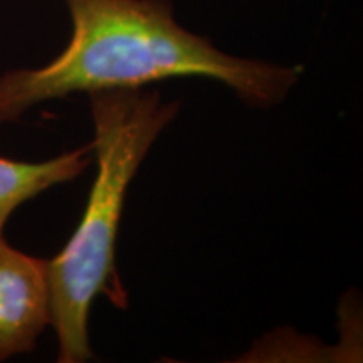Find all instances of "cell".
Segmentation results:
<instances>
[{"label":"cell","instance_id":"7a4b0ae2","mask_svg":"<svg viewBox=\"0 0 363 363\" xmlns=\"http://www.w3.org/2000/svg\"><path fill=\"white\" fill-rule=\"evenodd\" d=\"M94 123L96 179L79 225L61 252L48 261L51 325L59 363L93 358L89 311L98 296L126 308L128 296L116 271V239L126 190L158 135L180 110L153 89H106L88 94Z\"/></svg>","mask_w":363,"mask_h":363},{"label":"cell","instance_id":"6da1fadb","mask_svg":"<svg viewBox=\"0 0 363 363\" xmlns=\"http://www.w3.org/2000/svg\"><path fill=\"white\" fill-rule=\"evenodd\" d=\"M65 2L72 30L62 52L43 67L0 74V126L52 99L174 78L219 81L244 104L266 110L288 96L303 72L220 51L177 22L170 0Z\"/></svg>","mask_w":363,"mask_h":363},{"label":"cell","instance_id":"277c9868","mask_svg":"<svg viewBox=\"0 0 363 363\" xmlns=\"http://www.w3.org/2000/svg\"><path fill=\"white\" fill-rule=\"evenodd\" d=\"M93 162V142L38 163L0 157V235L17 207L56 185L78 179Z\"/></svg>","mask_w":363,"mask_h":363},{"label":"cell","instance_id":"3957f363","mask_svg":"<svg viewBox=\"0 0 363 363\" xmlns=\"http://www.w3.org/2000/svg\"><path fill=\"white\" fill-rule=\"evenodd\" d=\"M51 325L48 261L12 247L0 235V362L35 350Z\"/></svg>","mask_w":363,"mask_h":363}]
</instances>
